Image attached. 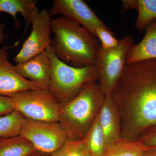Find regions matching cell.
I'll return each mask as SVG.
<instances>
[{"mask_svg":"<svg viewBox=\"0 0 156 156\" xmlns=\"http://www.w3.org/2000/svg\"><path fill=\"white\" fill-rule=\"evenodd\" d=\"M51 16L48 9L40 11L32 23L31 32L14 58L16 64L23 63L45 51L51 45Z\"/></svg>","mask_w":156,"mask_h":156,"instance_id":"obj_8","label":"cell"},{"mask_svg":"<svg viewBox=\"0 0 156 156\" xmlns=\"http://www.w3.org/2000/svg\"><path fill=\"white\" fill-rule=\"evenodd\" d=\"M84 140L91 156H103L107 147L98 116Z\"/></svg>","mask_w":156,"mask_h":156,"instance_id":"obj_17","label":"cell"},{"mask_svg":"<svg viewBox=\"0 0 156 156\" xmlns=\"http://www.w3.org/2000/svg\"><path fill=\"white\" fill-rule=\"evenodd\" d=\"M17 72L31 81L39 89L49 90L51 63L46 50L23 63L16 64Z\"/></svg>","mask_w":156,"mask_h":156,"instance_id":"obj_11","label":"cell"},{"mask_svg":"<svg viewBox=\"0 0 156 156\" xmlns=\"http://www.w3.org/2000/svg\"><path fill=\"white\" fill-rule=\"evenodd\" d=\"M142 156H156V148L147 151Z\"/></svg>","mask_w":156,"mask_h":156,"instance_id":"obj_26","label":"cell"},{"mask_svg":"<svg viewBox=\"0 0 156 156\" xmlns=\"http://www.w3.org/2000/svg\"><path fill=\"white\" fill-rule=\"evenodd\" d=\"M51 46L61 61L75 67L96 65L98 39L87 29L61 17L52 19Z\"/></svg>","mask_w":156,"mask_h":156,"instance_id":"obj_2","label":"cell"},{"mask_svg":"<svg viewBox=\"0 0 156 156\" xmlns=\"http://www.w3.org/2000/svg\"><path fill=\"white\" fill-rule=\"evenodd\" d=\"M10 97L14 102L15 110L24 119L58 122L60 104L50 90H26Z\"/></svg>","mask_w":156,"mask_h":156,"instance_id":"obj_5","label":"cell"},{"mask_svg":"<svg viewBox=\"0 0 156 156\" xmlns=\"http://www.w3.org/2000/svg\"><path fill=\"white\" fill-rule=\"evenodd\" d=\"M122 7L121 13L122 16L126 11L130 10H136V0H123Z\"/></svg>","mask_w":156,"mask_h":156,"instance_id":"obj_24","label":"cell"},{"mask_svg":"<svg viewBox=\"0 0 156 156\" xmlns=\"http://www.w3.org/2000/svg\"><path fill=\"white\" fill-rule=\"evenodd\" d=\"M49 12L51 17L58 15L83 27L94 36L96 29L106 26L83 0H55Z\"/></svg>","mask_w":156,"mask_h":156,"instance_id":"obj_9","label":"cell"},{"mask_svg":"<svg viewBox=\"0 0 156 156\" xmlns=\"http://www.w3.org/2000/svg\"><path fill=\"white\" fill-rule=\"evenodd\" d=\"M4 28V24L0 23V44L4 41L5 39V36Z\"/></svg>","mask_w":156,"mask_h":156,"instance_id":"obj_25","label":"cell"},{"mask_svg":"<svg viewBox=\"0 0 156 156\" xmlns=\"http://www.w3.org/2000/svg\"><path fill=\"white\" fill-rule=\"evenodd\" d=\"M145 30L143 38L129 50L126 63L156 59V20L149 23Z\"/></svg>","mask_w":156,"mask_h":156,"instance_id":"obj_13","label":"cell"},{"mask_svg":"<svg viewBox=\"0 0 156 156\" xmlns=\"http://www.w3.org/2000/svg\"><path fill=\"white\" fill-rule=\"evenodd\" d=\"M95 36L100 40L102 48L109 49L118 46L119 40L115 37V34L106 26L100 27L96 29Z\"/></svg>","mask_w":156,"mask_h":156,"instance_id":"obj_21","label":"cell"},{"mask_svg":"<svg viewBox=\"0 0 156 156\" xmlns=\"http://www.w3.org/2000/svg\"><path fill=\"white\" fill-rule=\"evenodd\" d=\"M105 97L98 82H95L89 84L72 100L60 104L58 122L67 140L78 141L85 138Z\"/></svg>","mask_w":156,"mask_h":156,"instance_id":"obj_3","label":"cell"},{"mask_svg":"<svg viewBox=\"0 0 156 156\" xmlns=\"http://www.w3.org/2000/svg\"><path fill=\"white\" fill-rule=\"evenodd\" d=\"M15 110L11 97L0 95V117L9 114Z\"/></svg>","mask_w":156,"mask_h":156,"instance_id":"obj_22","label":"cell"},{"mask_svg":"<svg viewBox=\"0 0 156 156\" xmlns=\"http://www.w3.org/2000/svg\"><path fill=\"white\" fill-rule=\"evenodd\" d=\"M36 0H0V13L5 12L10 14L14 18L16 28L20 26L17 17L20 14L26 23V29L32 24L35 17L39 11Z\"/></svg>","mask_w":156,"mask_h":156,"instance_id":"obj_14","label":"cell"},{"mask_svg":"<svg viewBox=\"0 0 156 156\" xmlns=\"http://www.w3.org/2000/svg\"><path fill=\"white\" fill-rule=\"evenodd\" d=\"M134 44V38L128 35L119 40L115 48L107 49L100 45L96 65L98 83L105 96H111L126 65L127 54Z\"/></svg>","mask_w":156,"mask_h":156,"instance_id":"obj_6","label":"cell"},{"mask_svg":"<svg viewBox=\"0 0 156 156\" xmlns=\"http://www.w3.org/2000/svg\"><path fill=\"white\" fill-rule=\"evenodd\" d=\"M138 140L148 147L156 148V126L145 132Z\"/></svg>","mask_w":156,"mask_h":156,"instance_id":"obj_23","label":"cell"},{"mask_svg":"<svg viewBox=\"0 0 156 156\" xmlns=\"http://www.w3.org/2000/svg\"><path fill=\"white\" fill-rule=\"evenodd\" d=\"M98 118L108 148L121 138L119 116L111 96L105 97Z\"/></svg>","mask_w":156,"mask_h":156,"instance_id":"obj_12","label":"cell"},{"mask_svg":"<svg viewBox=\"0 0 156 156\" xmlns=\"http://www.w3.org/2000/svg\"><path fill=\"white\" fill-rule=\"evenodd\" d=\"M137 18L135 27L138 30H145L147 26L156 20V0H136Z\"/></svg>","mask_w":156,"mask_h":156,"instance_id":"obj_18","label":"cell"},{"mask_svg":"<svg viewBox=\"0 0 156 156\" xmlns=\"http://www.w3.org/2000/svg\"><path fill=\"white\" fill-rule=\"evenodd\" d=\"M121 138L138 140L156 126V59L126 63L111 95Z\"/></svg>","mask_w":156,"mask_h":156,"instance_id":"obj_1","label":"cell"},{"mask_svg":"<svg viewBox=\"0 0 156 156\" xmlns=\"http://www.w3.org/2000/svg\"><path fill=\"white\" fill-rule=\"evenodd\" d=\"M50 156H91L84 139L78 141L66 140Z\"/></svg>","mask_w":156,"mask_h":156,"instance_id":"obj_20","label":"cell"},{"mask_svg":"<svg viewBox=\"0 0 156 156\" xmlns=\"http://www.w3.org/2000/svg\"><path fill=\"white\" fill-rule=\"evenodd\" d=\"M39 89L17 72L9 61L6 48H0V95L10 97L22 91Z\"/></svg>","mask_w":156,"mask_h":156,"instance_id":"obj_10","label":"cell"},{"mask_svg":"<svg viewBox=\"0 0 156 156\" xmlns=\"http://www.w3.org/2000/svg\"><path fill=\"white\" fill-rule=\"evenodd\" d=\"M19 135L30 141L38 151L53 153L67 140L58 122L24 119Z\"/></svg>","mask_w":156,"mask_h":156,"instance_id":"obj_7","label":"cell"},{"mask_svg":"<svg viewBox=\"0 0 156 156\" xmlns=\"http://www.w3.org/2000/svg\"><path fill=\"white\" fill-rule=\"evenodd\" d=\"M24 119L23 116L15 110L0 117V138L19 135Z\"/></svg>","mask_w":156,"mask_h":156,"instance_id":"obj_19","label":"cell"},{"mask_svg":"<svg viewBox=\"0 0 156 156\" xmlns=\"http://www.w3.org/2000/svg\"><path fill=\"white\" fill-rule=\"evenodd\" d=\"M140 140L120 138L107 148L103 156H142L147 151L153 149Z\"/></svg>","mask_w":156,"mask_h":156,"instance_id":"obj_16","label":"cell"},{"mask_svg":"<svg viewBox=\"0 0 156 156\" xmlns=\"http://www.w3.org/2000/svg\"><path fill=\"white\" fill-rule=\"evenodd\" d=\"M46 51L51 63L49 90L59 104L69 102L89 84L98 82L99 72L96 65L73 67L60 60L51 45Z\"/></svg>","mask_w":156,"mask_h":156,"instance_id":"obj_4","label":"cell"},{"mask_svg":"<svg viewBox=\"0 0 156 156\" xmlns=\"http://www.w3.org/2000/svg\"><path fill=\"white\" fill-rule=\"evenodd\" d=\"M37 151L30 141L20 135L0 138V156H31Z\"/></svg>","mask_w":156,"mask_h":156,"instance_id":"obj_15","label":"cell"},{"mask_svg":"<svg viewBox=\"0 0 156 156\" xmlns=\"http://www.w3.org/2000/svg\"><path fill=\"white\" fill-rule=\"evenodd\" d=\"M31 156H50V154L44 153L41 152L37 151Z\"/></svg>","mask_w":156,"mask_h":156,"instance_id":"obj_27","label":"cell"}]
</instances>
